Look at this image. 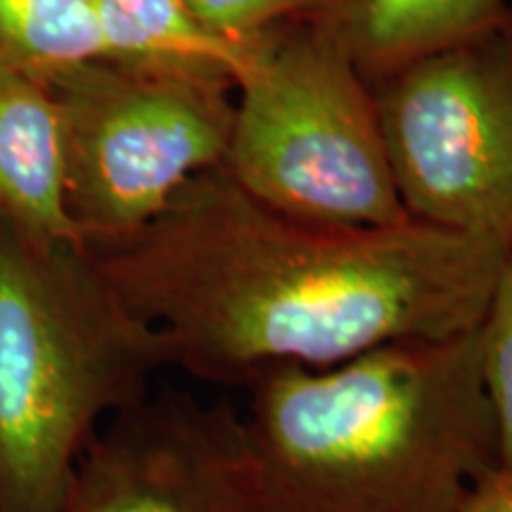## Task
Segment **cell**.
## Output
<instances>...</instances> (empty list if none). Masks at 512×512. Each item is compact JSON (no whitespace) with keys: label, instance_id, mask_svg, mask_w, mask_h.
I'll return each mask as SVG.
<instances>
[{"label":"cell","instance_id":"52a82bcc","mask_svg":"<svg viewBox=\"0 0 512 512\" xmlns=\"http://www.w3.org/2000/svg\"><path fill=\"white\" fill-rule=\"evenodd\" d=\"M53 512H261L240 403L152 387L93 434Z\"/></svg>","mask_w":512,"mask_h":512},{"label":"cell","instance_id":"6da1fadb","mask_svg":"<svg viewBox=\"0 0 512 512\" xmlns=\"http://www.w3.org/2000/svg\"><path fill=\"white\" fill-rule=\"evenodd\" d=\"M86 249L157 332L166 368L238 392L266 368H330L475 330L508 245L418 219H294L214 166L136 233Z\"/></svg>","mask_w":512,"mask_h":512},{"label":"cell","instance_id":"8992f818","mask_svg":"<svg viewBox=\"0 0 512 512\" xmlns=\"http://www.w3.org/2000/svg\"><path fill=\"white\" fill-rule=\"evenodd\" d=\"M370 86L406 214L510 247L512 8Z\"/></svg>","mask_w":512,"mask_h":512},{"label":"cell","instance_id":"277c9868","mask_svg":"<svg viewBox=\"0 0 512 512\" xmlns=\"http://www.w3.org/2000/svg\"><path fill=\"white\" fill-rule=\"evenodd\" d=\"M223 171L268 207L328 226L382 228L403 209L373 86L325 15L247 43Z\"/></svg>","mask_w":512,"mask_h":512},{"label":"cell","instance_id":"ba28073f","mask_svg":"<svg viewBox=\"0 0 512 512\" xmlns=\"http://www.w3.org/2000/svg\"><path fill=\"white\" fill-rule=\"evenodd\" d=\"M0 214L36 238L83 245L64 192L62 119L48 83L0 67Z\"/></svg>","mask_w":512,"mask_h":512},{"label":"cell","instance_id":"4fadbf2b","mask_svg":"<svg viewBox=\"0 0 512 512\" xmlns=\"http://www.w3.org/2000/svg\"><path fill=\"white\" fill-rule=\"evenodd\" d=\"M192 12L223 41L247 48L275 24L297 17L325 15L337 0H188Z\"/></svg>","mask_w":512,"mask_h":512},{"label":"cell","instance_id":"3957f363","mask_svg":"<svg viewBox=\"0 0 512 512\" xmlns=\"http://www.w3.org/2000/svg\"><path fill=\"white\" fill-rule=\"evenodd\" d=\"M162 370L86 247L0 214V512H53L93 434Z\"/></svg>","mask_w":512,"mask_h":512},{"label":"cell","instance_id":"7a4b0ae2","mask_svg":"<svg viewBox=\"0 0 512 512\" xmlns=\"http://www.w3.org/2000/svg\"><path fill=\"white\" fill-rule=\"evenodd\" d=\"M238 392L261 512H460L501 465L477 328Z\"/></svg>","mask_w":512,"mask_h":512},{"label":"cell","instance_id":"8fae6325","mask_svg":"<svg viewBox=\"0 0 512 512\" xmlns=\"http://www.w3.org/2000/svg\"><path fill=\"white\" fill-rule=\"evenodd\" d=\"M105 60L91 0H0V67L48 81Z\"/></svg>","mask_w":512,"mask_h":512},{"label":"cell","instance_id":"30bf717a","mask_svg":"<svg viewBox=\"0 0 512 512\" xmlns=\"http://www.w3.org/2000/svg\"><path fill=\"white\" fill-rule=\"evenodd\" d=\"M105 60L235 88L247 48L204 27L188 0H91Z\"/></svg>","mask_w":512,"mask_h":512},{"label":"cell","instance_id":"9c48e42d","mask_svg":"<svg viewBox=\"0 0 512 512\" xmlns=\"http://www.w3.org/2000/svg\"><path fill=\"white\" fill-rule=\"evenodd\" d=\"M508 0H337L325 17L375 83L494 24Z\"/></svg>","mask_w":512,"mask_h":512},{"label":"cell","instance_id":"7c38bea8","mask_svg":"<svg viewBox=\"0 0 512 512\" xmlns=\"http://www.w3.org/2000/svg\"><path fill=\"white\" fill-rule=\"evenodd\" d=\"M484 387L494 408L501 465L512 467V245L477 325Z\"/></svg>","mask_w":512,"mask_h":512},{"label":"cell","instance_id":"5b68a950","mask_svg":"<svg viewBox=\"0 0 512 512\" xmlns=\"http://www.w3.org/2000/svg\"><path fill=\"white\" fill-rule=\"evenodd\" d=\"M64 138V192L83 247L126 238L190 178L223 164L233 86L93 60L46 81Z\"/></svg>","mask_w":512,"mask_h":512},{"label":"cell","instance_id":"5bb4252c","mask_svg":"<svg viewBox=\"0 0 512 512\" xmlns=\"http://www.w3.org/2000/svg\"><path fill=\"white\" fill-rule=\"evenodd\" d=\"M460 512H512V467L498 465L475 486Z\"/></svg>","mask_w":512,"mask_h":512}]
</instances>
